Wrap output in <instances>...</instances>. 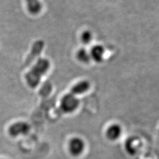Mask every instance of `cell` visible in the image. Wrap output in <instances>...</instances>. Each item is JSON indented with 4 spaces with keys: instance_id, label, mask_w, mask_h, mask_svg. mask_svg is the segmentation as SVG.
<instances>
[{
    "instance_id": "obj_11",
    "label": "cell",
    "mask_w": 159,
    "mask_h": 159,
    "mask_svg": "<svg viewBox=\"0 0 159 159\" xmlns=\"http://www.w3.org/2000/svg\"><path fill=\"white\" fill-rule=\"evenodd\" d=\"M93 40V34L91 31L89 30L84 31L81 35V42L85 44L88 45L91 43Z\"/></svg>"
},
{
    "instance_id": "obj_4",
    "label": "cell",
    "mask_w": 159,
    "mask_h": 159,
    "mask_svg": "<svg viewBox=\"0 0 159 159\" xmlns=\"http://www.w3.org/2000/svg\"><path fill=\"white\" fill-rule=\"evenodd\" d=\"M30 129V125L27 123L20 121L11 125L9 129V133L12 136H18L27 134Z\"/></svg>"
},
{
    "instance_id": "obj_3",
    "label": "cell",
    "mask_w": 159,
    "mask_h": 159,
    "mask_svg": "<svg viewBox=\"0 0 159 159\" xmlns=\"http://www.w3.org/2000/svg\"><path fill=\"white\" fill-rule=\"evenodd\" d=\"M85 143L80 137H74L69 143V151L74 156H79L83 153Z\"/></svg>"
},
{
    "instance_id": "obj_5",
    "label": "cell",
    "mask_w": 159,
    "mask_h": 159,
    "mask_svg": "<svg viewBox=\"0 0 159 159\" xmlns=\"http://www.w3.org/2000/svg\"><path fill=\"white\" fill-rule=\"evenodd\" d=\"M122 127L117 124L114 123L110 125L106 130V137L111 141H116L118 140L122 134Z\"/></svg>"
},
{
    "instance_id": "obj_9",
    "label": "cell",
    "mask_w": 159,
    "mask_h": 159,
    "mask_svg": "<svg viewBox=\"0 0 159 159\" xmlns=\"http://www.w3.org/2000/svg\"><path fill=\"white\" fill-rule=\"evenodd\" d=\"M27 7L29 12L33 15H36L40 13L43 5L40 0H26Z\"/></svg>"
},
{
    "instance_id": "obj_2",
    "label": "cell",
    "mask_w": 159,
    "mask_h": 159,
    "mask_svg": "<svg viewBox=\"0 0 159 159\" xmlns=\"http://www.w3.org/2000/svg\"><path fill=\"white\" fill-rule=\"evenodd\" d=\"M79 100L71 93L63 97L60 102V109L65 113H71L74 111L79 106Z\"/></svg>"
},
{
    "instance_id": "obj_1",
    "label": "cell",
    "mask_w": 159,
    "mask_h": 159,
    "mask_svg": "<svg viewBox=\"0 0 159 159\" xmlns=\"http://www.w3.org/2000/svg\"><path fill=\"white\" fill-rule=\"evenodd\" d=\"M50 63L45 58L37 60L32 68L25 75L26 82L31 88H35L40 84L41 79L50 68Z\"/></svg>"
},
{
    "instance_id": "obj_10",
    "label": "cell",
    "mask_w": 159,
    "mask_h": 159,
    "mask_svg": "<svg viewBox=\"0 0 159 159\" xmlns=\"http://www.w3.org/2000/svg\"><path fill=\"white\" fill-rule=\"evenodd\" d=\"M77 58L81 63L87 64L91 60L90 52L85 48H80L76 54Z\"/></svg>"
},
{
    "instance_id": "obj_7",
    "label": "cell",
    "mask_w": 159,
    "mask_h": 159,
    "mask_svg": "<svg viewBox=\"0 0 159 159\" xmlns=\"http://www.w3.org/2000/svg\"><path fill=\"white\" fill-rule=\"evenodd\" d=\"M90 87V83L87 80H83L81 81L71 88L70 93L73 94L74 96L81 95L86 93L89 90Z\"/></svg>"
},
{
    "instance_id": "obj_6",
    "label": "cell",
    "mask_w": 159,
    "mask_h": 159,
    "mask_svg": "<svg viewBox=\"0 0 159 159\" xmlns=\"http://www.w3.org/2000/svg\"><path fill=\"white\" fill-rule=\"evenodd\" d=\"M44 47V43L43 41L42 40L36 41L34 43V44L33 45L30 54L27 57V63H31L35 58L38 57L43 51Z\"/></svg>"
},
{
    "instance_id": "obj_8",
    "label": "cell",
    "mask_w": 159,
    "mask_h": 159,
    "mask_svg": "<svg viewBox=\"0 0 159 159\" xmlns=\"http://www.w3.org/2000/svg\"><path fill=\"white\" fill-rule=\"evenodd\" d=\"M89 52L91 59L96 63H101L103 60L105 51L102 46L100 45L93 46Z\"/></svg>"
}]
</instances>
